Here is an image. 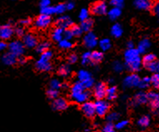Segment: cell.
Instances as JSON below:
<instances>
[{"instance_id":"1","label":"cell","mask_w":159,"mask_h":132,"mask_svg":"<svg viewBox=\"0 0 159 132\" xmlns=\"http://www.w3.org/2000/svg\"><path fill=\"white\" fill-rule=\"evenodd\" d=\"M126 65L131 71H138L140 69L142 64V59L140 54L137 49H128L124 54Z\"/></svg>"},{"instance_id":"2","label":"cell","mask_w":159,"mask_h":132,"mask_svg":"<svg viewBox=\"0 0 159 132\" xmlns=\"http://www.w3.org/2000/svg\"><path fill=\"white\" fill-rule=\"evenodd\" d=\"M70 97L76 103L84 104V102L88 101L90 97V92L85 90V88L81 82L78 81L74 83L71 87Z\"/></svg>"},{"instance_id":"3","label":"cell","mask_w":159,"mask_h":132,"mask_svg":"<svg viewBox=\"0 0 159 132\" xmlns=\"http://www.w3.org/2000/svg\"><path fill=\"white\" fill-rule=\"evenodd\" d=\"M52 57V51L47 50L41 54L39 59L36 62V69L39 71L48 72L52 69V64L50 63V59Z\"/></svg>"},{"instance_id":"4","label":"cell","mask_w":159,"mask_h":132,"mask_svg":"<svg viewBox=\"0 0 159 132\" xmlns=\"http://www.w3.org/2000/svg\"><path fill=\"white\" fill-rule=\"evenodd\" d=\"M8 50L10 53L14 54L16 57L19 58V57H22L24 54L25 47H24L23 42L19 41V40H15L8 45Z\"/></svg>"},{"instance_id":"5","label":"cell","mask_w":159,"mask_h":132,"mask_svg":"<svg viewBox=\"0 0 159 132\" xmlns=\"http://www.w3.org/2000/svg\"><path fill=\"white\" fill-rule=\"evenodd\" d=\"M94 106L96 114L99 116H104L109 111V104L103 100H98L94 103Z\"/></svg>"},{"instance_id":"6","label":"cell","mask_w":159,"mask_h":132,"mask_svg":"<svg viewBox=\"0 0 159 132\" xmlns=\"http://www.w3.org/2000/svg\"><path fill=\"white\" fill-rule=\"evenodd\" d=\"M52 20L50 16L45 15V14H40V15L35 19L34 21V25L38 29H45L51 24Z\"/></svg>"},{"instance_id":"7","label":"cell","mask_w":159,"mask_h":132,"mask_svg":"<svg viewBox=\"0 0 159 132\" xmlns=\"http://www.w3.org/2000/svg\"><path fill=\"white\" fill-rule=\"evenodd\" d=\"M84 44L87 48L93 49V48L96 47L97 45L98 44V38L93 33L88 32L84 37Z\"/></svg>"},{"instance_id":"8","label":"cell","mask_w":159,"mask_h":132,"mask_svg":"<svg viewBox=\"0 0 159 132\" xmlns=\"http://www.w3.org/2000/svg\"><path fill=\"white\" fill-rule=\"evenodd\" d=\"M13 26L11 24H4L3 26L0 27V39L3 40H9L13 35Z\"/></svg>"},{"instance_id":"9","label":"cell","mask_w":159,"mask_h":132,"mask_svg":"<svg viewBox=\"0 0 159 132\" xmlns=\"http://www.w3.org/2000/svg\"><path fill=\"white\" fill-rule=\"evenodd\" d=\"M23 44L24 47L33 49L38 45V39L33 34H27V35H24L23 37Z\"/></svg>"},{"instance_id":"10","label":"cell","mask_w":159,"mask_h":132,"mask_svg":"<svg viewBox=\"0 0 159 132\" xmlns=\"http://www.w3.org/2000/svg\"><path fill=\"white\" fill-rule=\"evenodd\" d=\"M139 82H140V78H139L138 74H132L124 79V80H123V85L128 88L137 87V86H138Z\"/></svg>"},{"instance_id":"11","label":"cell","mask_w":159,"mask_h":132,"mask_svg":"<svg viewBox=\"0 0 159 132\" xmlns=\"http://www.w3.org/2000/svg\"><path fill=\"white\" fill-rule=\"evenodd\" d=\"M82 111L87 117L89 118L93 117L94 115L96 114L94 103L91 101H86L84 104H82Z\"/></svg>"},{"instance_id":"12","label":"cell","mask_w":159,"mask_h":132,"mask_svg":"<svg viewBox=\"0 0 159 132\" xmlns=\"http://www.w3.org/2000/svg\"><path fill=\"white\" fill-rule=\"evenodd\" d=\"M91 12L95 15H102L107 13V5L104 2L99 1L91 7Z\"/></svg>"},{"instance_id":"13","label":"cell","mask_w":159,"mask_h":132,"mask_svg":"<svg viewBox=\"0 0 159 132\" xmlns=\"http://www.w3.org/2000/svg\"><path fill=\"white\" fill-rule=\"evenodd\" d=\"M106 90H107V87L105 84L99 82L94 86V96L98 100H102L106 96Z\"/></svg>"},{"instance_id":"14","label":"cell","mask_w":159,"mask_h":132,"mask_svg":"<svg viewBox=\"0 0 159 132\" xmlns=\"http://www.w3.org/2000/svg\"><path fill=\"white\" fill-rule=\"evenodd\" d=\"M148 101L150 102V106L154 111L159 110V95L157 92H149L148 94Z\"/></svg>"},{"instance_id":"15","label":"cell","mask_w":159,"mask_h":132,"mask_svg":"<svg viewBox=\"0 0 159 132\" xmlns=\"http://www.w3.org/2000/svg\"><path fill=\"white\" fill-rule=\"evenodd\" d=\"M52 106L55 111H64L68 108V103L64 98H56L52 101Z\"/></svg>"},{"instance_id":"16","label":"cell","mask_w":159,"mask_h":132,"mask_svg":"<svg viewBox=\"0 0 159 132\" xmlns=\"http://www.w3.org/2000/svg\"><path fill=\"white\" fill-rule=\"evenodd\" d=\"M57 27L62 28L63 29H69L72 25H73V22L72 19L68 17V16H60L56 21Z\"/></svg>"},{"instance_id":"17","label":"cell","mask_w":159,"mask_h":132,"mask_svg":"<svg viewBox=\"0 0 159 132\" xmlns=\"http://www.w3.org/2000/svg\"><path fill=\"white\" fill-rule=\"evenodd\" d=\"M134 4L137 8L142 10H148L153 6L152 0H135Z\"/></svg>"},{"instance_id":"18","label":"cell","mask_w":159,"mask_h":132,"mask_svg":"<svg viewBox=\"0 0 159 132\" xmlns=\"http://www.w3.org/2000/svg\"><path fill=\"white\" fill-rule=\"evenodd\" d=\"M2 61L6 65H13L14 64L17 63L18 61V57H16L14 54L10 53L8 51V53H5L2 57Z\"/></svg>"},{"instance_id":"19","label":"cell","mask_w":159,"mask_h":132,"mask_svg":"<svg viewBox=\"0 0 159 132\" xmlns=\"http://www.w3.org/2000/svg\"><path fill=\"white\" fill-rule=\"evenodd\" d=\"M148 101V94L141 91L135 95L134 100H133V103L135 105H143V104H146Z\"/></svg>"},{"instance_id":"20","label":"cell","mask_w":159,"mask_h":132,"mask_svg":"<svg viewBox=\"0 0 159 132\" xmlns=\"http://www.w3.org/2000/svg\"><path fill=\"white\" fill-rule=\"evenodd\" d=\"M151 46V43H150V40H148V39H143L142 40L139 44L138 45V51L139 52V54H143L145 53L149 48Z\"/></svg>"},{"instance_id":"21","label":"cell","mask_w":159,"mask_h":132,"mask_svg":"<svg viewBox=\"0 0 159 132\" xmlns=\"http://www.w3.org/2000/svg\"><path fill=\"white\" fill-rule=\"evenodd\" d=\"M63 35H64V29L57 27L52 31V39L56 42H59L63 39Z\"/></svg>"},{"instance_id":"22","label":"cell","mask_w":159,"mask_h":132,"mask_svg":"<svg viewBox=\"0 0 159 132\" xmlns=\"http://www.w3.org/2000/svg\"><path fill=\"white\" fill-rule=\"evenodd\" d=\"M103 59V54L100 51H93L90 54V62L93 64L100 63Z\"/></svg>"},{"instance_id":"23","label":"cell","mask_w":159,"mask_h":132,"mask_svg":"<svg viewBox=\"0 0 159 132\" xmlns=\"http://www.w3.org/2000/svg\"><path fill=\"white\" fill-rule=\"evenodd\" d=\"M123 33V29L119 24H113L111 28V35L115 38H120Z\"/></svg>"},{"instance_id":"24","label":"cell","mask_w":159,"mask_h":132,"mask_svg":"<svg viewBox=\"0 0 159 132\" xmlns=\"http://www.w3.org/2000/svg\"><path fill=\"white\" fill-rule=\"evenodd\" d=\"M93 20L90 19H86V20L82 21L80 27H81L83 32H86V33H88V32H90L91 29L93 28Z\"/></svg>"},{"instance_id":"25","label":"cell","mask_w":159,"mask_h":132,"mask_svg":"<svg viewBox=\"0 0 159 132\" xmlns=\"http://www.w3.org/2000/svg\"><path fill=\"white\" fill-rule=\"evenodd\" d=\"M121 13V8H112L108 11V17H109L110 19H112V20H115V19H118L119 17H120Z\"/></svg>"},{"instance_id":"26","label":"cell","mask_w":159,"mask_h":132,"mask_svg":"<svg viewBox=\"0 0 159 132\" xmlns=\"http://www.w3.org/2000/svg\"><path fill=\"white\" fill-rule=\"evenodd\" d=\"M117 96V88L115 86H110V87L107 88L106 90V96L107 100L112 101L113 99H115Z\"/></svg>"},{"instance_id":"27","label":"cell","mask_w":159,"mask_h":132,"mask_svg":"<svg viewBox=\"0 0 159 132\" xmlns=\"http://www.w3.org/2000/svg\"><path fill=\"white\" fill-rule=\"evenodd\" d=\"M98 45L102 51H107L111 48V41L109 39H102L98 42Z\"/></svg>"},{"instance_id":"28","label":"cell","mask_w":159,"mask_h":132,"mask_svg":"<svg viewBox=\"0 0 159 132\" xmlns=\"http://www.w3.org/2000/svg\"><path fill=\"white\" fill-rule=\"evenodd\" d=\"M69 29H70V31L73 37H79L83 34V30H82L81 27L79 26V25H77V24H73L69 28Z\"/></svg>"},{"instance_id":"29","label":"cell","mask_w":159,"mask_h":132,"mask_svg":"<svg viewBox=\"0 0 159 132\" xmlns=\"http://www.w3.org/2000/svg\"><path fill=\"white\" fill-rule=\"evenodd\" d=\"M90 78H92V76H91V74H90L89 71L84 70V69H83V70H80V71H78V79L80 82L85 81V80L90 79Z\"/></svg>"},{"instance_id":"30","label":"cell","mask_w":159,"mask_h":132,"mask_svg":"<svg viewBox=\"0 0 159 132\" xmlns=\"http://www.w3.org/2000/svg\"><path fill=\"white\" fill-rule=\"evenodd\" d=\"M50 47L49 43L48 42H41L40 44H38L36 46V50L38 53L42 54L45 51L48 50V49Z\"/></svg>"},{"instance_id":"31","label":"cell","mask_w":159,"mask_h":132,"mask_svg":"<svg viewBox=\"0 0 159 132\" xmlns=\"http://www.w3.org/2000/svg\"><path fill=\"white\" fill-rule=\"evenodd\" d=\"M155 60H156V56L152 54H145L143 58V63L145 66L148 65L149 64L153 63V62H155Z\"/></svg>"},{"instance_id":"32","label":"cell","mask_w":159,"mask_h":132,"mask_svg":"<svg viewBox=\"0 0 159 132\" xmlns=\"http://www.w3.org/2000/svg\"><path fill=\"white\" fill-rule=\"evenodd\" d=\"M73 44L69 40H66V39H63L58 42V46L63 49V50H68V49H71L73 47Z\"/></svg>"},{"instance_id":"33","label":"cell","mask_w":159,"mask_h":132,"mask_svg":"<svg viewBox=\"0 0 159 132\" xmlns=\"http://www.w3.org/2000/svg\"><path fill=\"white\" fill-rule=\"evenodd\" d=\"M151 85V79L150 77H144L143 79H140V82L138 84V87L141 89H147Z\"/></svg>"},{"instance_id":"34","label":"cell","mask_w":159,"mask_h":132,"mask_svg":"<svg viewBox=\"0 0 159 132\" xmlns=\"http://www.w3.org/2000/svg\"><path fill=\"white\" fill-rule=\"evenodd\" d=\"M70 67L68 65H67V64H63V65L60 66V68L58 69V74H60L61 76H68V74H70Z\"/></svg>"},{"instance_id":"35","label":"cell","mask_w":159,"mask_h":132,"mask_svg":"<svg viewBox=\"0 0 159 132\" xmlns=\"http://www.w3.org/2000/svg\"><path fill=\"white\" fill-rule=\"evenodd\" d=\"M138 124L139 126L143 127V128L148 127L149 125V124H150V118L148 116H144L141 117L140 119L138 120Z\"/></svg>"},{"instance_id":"36","label":"cell","mask_w":159,"mask_h":132,"mask_svg":"<svg viewBox=\"0 0 159 132\" xmlns=\"http://www.w3.org/2000/svg\"><path fill=\"white\" fill-rule=\"evenodd\" d=\"M62 85H63V84H62L57 79H52V80L50 81L49 84L50 89H52V90H58L60 88H62Z\"/></svg>"},{"instance_id":"37","label":"cell","mask_w":159,"mask_h":132,"mask_svg":"<svg viewBox=\"0 0 159 132\" xmlns=\"http://www.w3.org/2000/svg\"><path fill=\"white\" fill-rule=\"evenodd\" d=\"M41 13L42 14H45V15L51 16L52 14L55 13L54 7H52V6H48L46 8H41Z\"/></svg>"},{"instance_id":"38","label":"cell","mask_w":159,"mask_h":132,"mask_svg":"<svg viewBox=\"0 0 159 132\" xmlns=\"http://www.w3.org/2000/svg\"><path fill=\"white\" fill-rule=\"evenodd\" d=\"M66 10H67V8H66V4L64 3H59V4L54 6V11L56 14H62Z\"/></svg>"},{"instance_id":"39","label":"cell","mask_w":159,"mask_h":132,"mask_svg":"<svg viewBox=\"0 0 159 132\" xmlns=\"http://www.w3.org/2000/svg\"><path fill=\"white\" fill-rule=\"evenodd\" d=\"M151 79V85H153L154 88L159 89V74L156 73L150 78Z\"/></svg>"},{"instance_id":"40","label":"cell","mask_w":159,"mask_h":132,"mask_svg":"<svg viewBox=\"0 0 159 132\" xmlns=\"http://www.w3.org/2000/svg\"><path fill=\"white\" fill-rule=\"evenodd\" d=\"M79 19L81 21H84V20H86V19H89V11L86 8H83L80 13H79Z\"/></svg>"},{"instance_id":"41","label":"cell","mask_w":159,"mask_h":132,"mask_svg":"<svg viewBox=\"0 0 159 132\" xmlns=\"http://www.w3.org/2000/svg\"><path fill=\"white\" fill-rule=\"evenodd\" d=\"M110 4L114 8H123V6L124 5V0H111Z\"/></svg>"},{"instance_id":"42","label":"cell","mask_w":159,"mask_h":132,"mask_svg":"<svg viewBox=\"0 0 159 132\" xmlns=\"http://www.w3.org/2000/svg\"><path fill=\"white\" fill-rule=\"evenodd\" d=\"M47 95L48 97L51 99V100H55L56 98L58 96V90H52V89H49L47 91Z\"/></svg>"},{"instance_id":"43","label":"cell","mask_w":159,"mask_h":132,"mask_svg":"<svg viewBox=\"0 0 159 132\" xmlns=\"http://www.w3.org/2000/svg\"><path fill=\"white\" fill-rule=\"evenodd\" d=\"M102 132H115V127L113 126V125L112 123L108 122L107 124H106L103 126Z\"/></svg>"},{"instance_id":"44","label":"cell","mask_w":159,"mask_h":132,"mask_svg":"<svg viewBox=\"0 0 159 132\" xmlns=\"http://www.w3.org/2000/svg\"><path fill=\"white\" fill-rule=\"evenodd\" d=\"M118 117H119L118 114L116 113V112H112V113H110L109 115L107 116V120L110 122V123H112V122H114V121H116V120H117Z\"/></svg>"},{"instance_id":"45","label":"cell","mask_w":159,"mask_h":132,"mask_svg":"<svg viewBox=\"0 0 159 132\" xmlns=\"http://www.w3.org/2000/svg\"><path fill=\"white\" fill-rule=\"evenodd\" d=\"M83 85H84V87L85 89H90L93 86V84H94V80L93 78H90V79H87L84 82H81Z\"/></svg>"},{"instance_id":"46","label":"cell","mask_w":159,"mask_h":132,"mask_svg":"<svg viewBox=\"0 0 159 132\" xmlns=\"http://www.w3.org/2000/svg\"><path fill=\"white\" fill-rule=\"evenodd\" d=\"M90 54H91V52H85L82 55V64H88L90 62Z\"/></svg>"},{"instance_id":"47","label":"cell","mask_w":159,"mask_h":132,"mask_svg":"<svg viewBox=\"0 0 159 132\" xmlns=\"http://www.w3.org/2000/svg\"><path fill=\"white\" fill-rule=\"evenodd\" d=\"M113 69L116 72H122L123 70V64L120 63L119 61H115L113 64H112Z\"/></svg>"},{"instance_id":"48","label":"cell","mask_w":159,"mask_h":132,"mask_svg":"<svg viewBox=\"0 0 159 132\" xmlns=\"http://www.w3.org/2000/svg\"><path fill=\"white\" fill-rule=\"evenodd\" d=\"M128 124V120H121V121H118L117 124L115 125V128H117V130L123 129L124 127H126Z\"/></svg>"},{"instance_id":"49","label":"cell","mask_w":159,"mask_h":132,"mask_svg":"<svg viewBox=\"0 0 159 132\" xmlns=\"http://www.w3.org/2000/svg\"><path fill=\"white\" fill-rule=\"evenodd\" d=\"M63 37H64V39H66V40H71L72 39H73V35H72V33H71L70 29H64V35H63Z\"/></svg>"},{"instance_id":"50","label":"cell","mask_w":159,"mask_h":132,"mask_svg":"<svg viewBox=\"0 0 159 132\" xmlns=\"http://www.w3.org/2000/svg\"><path fill=\"white\" fill-rule=\"evenodd\" d=\"M14 33H15V35H17L18 37H24V29H23V28H20V27H18V28L15 29Z\"/></svg>"},{"instance_id":"51","label":"cell","mask_w":159,"mask_h":132,"mask_svg":"<svg viewBox=\"0 0 159 132\" xmlns=\"http://www.w3.org/2000/svg\"><path fill=\"white\" fill-rule=\"evenodd\" d=\"M78 61V56L76 55V54H70L69 55V57H68V62L70 64H74L76 63Z\"/></svg>"},{"instance_id":"52","label":"cell","mask_w":159,"mask_h":132,"mask_svg":"<svg viewBox=\"0 0 159 132\" xmlns=\"http://www.w3.org/2000/svg\"><path fill=\"white\" fill-rule=\"evenodd\" d=\"M156 64H157V62H153V63L152 64H149L148 65H147V69L150 70L152 72H156Z\"/></svg>"},{"instance_id":"53","label":"cell","mask_w":159,"mask_h":132,"mask_svg":"<svg viewBox=\"0 0 159 132\" xmlns=\"http://www.w3.org/2000/svg\"><path fill=\"white\" fill-rule=\"evenodd\" d=\"M50 0H40V3H39V4H40V7H41V8H46V7H48V6H50Z\"/></svg>"},{"instance_id":"54","label":"cell","mask_w":159,"mask_h":132,"mask_svg":"<svg viewBox=\"0 0 159 132\" xmlns=\"http://www.w3.org/2000/svg\"><path fill=\"white\" fill-rule=\"evenodd\" d=\"M153 10L155 14L158 17L159 19V1H157V2L153 5Z\"/></svg>"},{"instance_id":"55","label":"cell","mask_w":159,"mask_h":132,"mask_svg":"<svg viewBox=\"0 0 159 132\" xmlns=\"http://www.w3.org/2000/svg\"><path fill=\"white\" fill-rule=\"evenodd\" d=\"M31 19H24L20 20V24L22 25H24V26H27V25H29V24H31Z\"/></svg>"},{"instance_id":"56","label":"cell","mask_w":159,"mask_h":132,"mask_svg":"<svg viewBox=\"0 0 159 132\" xmlns=\"http://www.w3.org/2000/svg\"><path fill=\"white\" fill-rule=\"evenodd\" d=\"M74 6H75L74 3L70 1V2H68V3H67V4H66V8H67L68 10H71V9H73V8H74Z\"/></svg>"},{"instance_id":"57","label":"cell","mask_w":159,"mask_h":132,"mask_svg":"<svg viewBox=\"0 0 159 132\" xmlns=\"http://www.w3.org/2000/svg\"><path fill=\"white\" fill-rule=\"evenodd\" d=\"M6 48H7V44L4 41H0V52L4 50Z\"/></svg>"},{"instance_id":"58","label":"cell","mask_w":159,"mask_h":132,"mask_svg":"<svg viewBox=\"0 0 159 132\" xmlns=\"http://www.w3.org/2000/svg\"><path fill=\"white\" fill-rule=\"evenodd\" d=\"M127 47H128V49H133L134 44H133V41H128V43L127 44Z\"/></svg>"},{"instance_id":"59","label":"cell","mask_w":159,"mask_h":132,"mask_svg":"<svg viewBox=\"0 0 159 132\" xmlns=\"http://www.w3.org/2000/svg\"><path fill=\"white\" fill-rule=\"evenodd\" d=\"M18 61L19 62V64H24L25 62H26V59H25L24 58H23V57H19V59H18Z\"/></svg>"},{"instance_id":"60","label":"cell","mask_w":159,"mask_h":132,"mask_svg":"<svg viewBox=\"0 0 159 132\" xmlns=\"http://www.w3.org/2000/svg\"><path fill=\"white\" fill-rule=\"evenodd\" d=\"M156 72L159 74V62H157L156 64Z\"/></svg>"},{"instance_id":"61","label":"cell","mask_w":159,"mask_h":132,"mask_svg":"<svg viewBox=\"0 0 159 132\" xmlns=\"http://www.w3.org/2000/svg\"><path fill=\"white\" fill-rule=\"evenodd\" d=\"M93 132H98V131H93Z\"/></svg>"}]
</instances>
